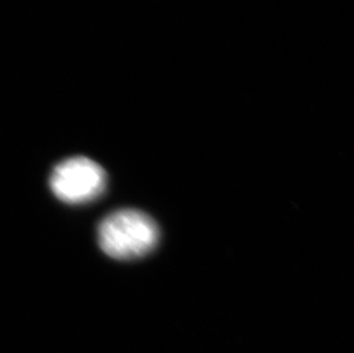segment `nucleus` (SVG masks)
<instances>
[{
    "label": "nucleus",
    "instance_id": "nucleus-1",
    "mask_svg": "<svg viewBox=\"0 0 354 353\" xmlns=\"http://www.w3.org/2000/svg\"><path fill=\"white\" fill-rule=\"evenodd\" d=\"M160 241L158 224L136 209L109 213L97 227V242L106 255L115 260H137L151 253Z\"/></svg>",
    "mask_w": 354,
    "mask_h": 353
},
{
    "label": "nucleus",
    "instance_id": "nucleus-2",
    "mask_svg": "<svg viewBox=\"0 0 354 353\" xmlns=\"http://www.w3.org/2000/svg\"><path fill=\"white\" fill-rule=\"evenodd\" d=\"M50 186L54 195L64 203H88L104 194L107 174L91 159L71 157L54 168Z\"/></svg>",
    "mask_w": 354,
    "mask_h": 353
}]
</instances>
